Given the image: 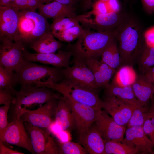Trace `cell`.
Listing matches in <instances>:
<instances>
[{"instance_id": "6da1fadb", "label": "cell", "mask_w": 154, "mask_h": 154, "mask_svg": "<svg viewBox=\"0 0 154 154\" xmlns=\"http://www.w3.org/2000/svg\"><path fill=\"white\" fill-rule=\"evenodd\" d=\"M117 29L121 66H133L144 45L141 29L136 22L127 18Z\"/></svg>"}, {"instance_id": "7a4b0ae2", "label": "cell", "mask_w": 154, "mask_h": 154, "mask_svg": "<svg viewBox=\"0 0 154 154\" xmlns=\"http://www.w3.org/2000/svg\"><path fill=\"white\" fill-rule=\"evenodd\" d=\"M117 28L95 32L86 29L74 44H69V51L72 52L73 56L97 59L110 41L117 37Z\"/></svg>"}, {"instance_id": "3957f363", "label": "cell", "mask_w": 154, "mask_h": 154, "mask_svg": "<svg viewBox=\"0 0 154 154\" xmlns=\"http://www.w3.org/2000/svg\"><path fill=\"white\" fill-rule=\"evenodd\" d=\"M63 68L39 65L24 59L18 71L15 73L17 83L21 86L56 83L64 78L62 72Z\"/></svg>"}, {"instance_id": "277c9868", "label": "cell", "mask_w": 154, "mask_h": 154, "mask_svg": "<svg viewBox=\"0 0 154 154\" xmlns=\"http://www.w3.org/2000/svg\"><path fill=\"white\" fill-rule=\"evenodd\" d=\"M19 14V23L14 42L31 45L44 34L51 32L50 24L39 13L20 10Z\"/></svg>"}, {"instance_id": "5b68a950", "label": "cell", "mask_w": 154, "mask_h": 154, "mask_svg": "<svg viewBox=\"0 0 154 154\" xmlns=\"http://www.w3.org/2000/svg\"><path fill=\"white\" fill-rule=\"evenodd\" d=\"M37 87H46L57 91L72 100L98 110L103 108L104 102L97 91L76 85L64 78L56 83L37 84Z\"/></svg>"}, {"instance_id": "8992f818", "label": "cell", "mask_w": 154, "mask_h": 154, "mask_svg": "<svg viewBox=\"0 0 154 154\" xmlns=\"http://www.w3.org/2000/svg\"><path fill=\"white\" fill-rule=\"evenodd\" d=\"M15 95L13 116L19 118L21 112L27 106L35 104L45 103L51 100L60 99L63 97L52 91L50 88L36 87L33 84L22 86L19 91L15 90Z\"/></svg>"}, {"instance_id": "52a82bcc", "label": "cell", "mask_w": 154, "mask_h": 154, "mask_svg": "<svg viewBox=\"0 0 154 154\" xmlns=\"http://www.w3.org/2000/svg\"><path fill=\"white\" fill-rule=\"evenodd\" d=\"M74 64L72 66L63 68L64 78L78 85L97 91L99 89L85 59L74 56Z\"/></svg>"}, {"instance_id": "ba28073f", "label": "cell", "mask_w": 154, "mask_h": 154, "mask_svg": "<svg viewBox=\"0 0 154 154\" xmlns=\"http://www.w3.org/2000/svg\"><path fill=\"white\" fill-rule=\"evenodd\" d=\"M59 99H54L34 110L26 109L21 113L20 118L23 122H27L33 126L47 129L55 119L56 109Z\"/></svg>"}, {"instance_id": "9c48e42d", "label": "cell", "mask_w": 154, "mask_h": 154, "mask_svg": "<svg viewBox=\"0 0 154 154\" xmlns=\"http://www.w3.org/2000/svg\"><path fill=\"white\" fill-rule=\"evenodd\" d=\"M0 40V65L11 72H17L24 60L22 53L25 45L20 41L13 42L7 38Z\"/></svg>"}, {"instance_id": "30bf717a", "label": "cell", "mask_w": 154, "mask_h": 154, "mask_svg": "<svg viewBox=\"0 0 154 154\" xmlns=\"http://www.w3.org/2000/svg\"><path fill=\"white\" fill-rule=\"evenodd\" d=\"M31 140L34 151L37 154H59V149L56 141L46 129L32 125L24 122Z\"/></svg>"}, {"instance_id": "8fae6325", "label": "cell", "mask_w": 154, "mask_h": 154, "mask_svg": "<svg viewBox=\"0 0 154 154\" xmlns=\"http://www.w3.org/2000/svg\"><path fill=\"white\" fill-rule=\"evenodd\" d=\"M0 141L20 147L35 154L30 136L24 123L17 117L13 116L12 121L0 137Z\"/></svg>"}, {"instance_id": "7c38bea8", "label": "cell", "mask_w": 154, "mask_h": 154, "mask_svg": "<svg viewBox=\"0 0 154 154\" xmlns=\"http://www.w3.org/2000/svg\"><path fill=\"white\" fill-rule=\"evenodd\" d=\"M95 122L104 141L122 142L126 131L125 127L117 123L104 110L98 111Z\"/></svg>"}, {"instance_id": "4fadbf2b", "label": "cell", "mask_w": 154, "mask_h": 154, "mask_svg": "<svg viewBox=\"0 0 154 154\" xmlns=\"http://www.w3.org/2000/svg\"><path fill=\"white\" fill-rule=\"evenodd\" d=\"M63 96L72 110L78 132L80 134L88 130L95 122L98 110Z\"/></svg>"}, {"instance_id": "5bb4252c", "label": "cell", "mask_w": 154, "mask_h": 154, "mask_svg": "<svg viewBox=\"0 0 154 154\" xmlns=\"http://www.w3.org/2000/svg\"><path fill=\"white\" fill-rule=\"evenodd\" d=\"M103 108L118 124L125 127L132 116L133 107L114 96L106 95Z\"/></svg>"}, {"instance_id": "9a60e30c", "label": "cell", "mask_w": 154, "mask_h": 154, "mask_svg": "<svg viewBox=\"0 0 154 154\" xmlns=\"http://www.w3.org/2000/svg\"><path fill=\"white\" fill-rule=\"evenodd\" d=\"M24 59L30 62H38L54 66L67 68L70 66V60L73 56L70 51L59 50L57 53H31L25 49L23 52Z\"/></svg>"}, {"instance_id": "2e32d148", "label": "cell", "mask_w": 154, "mask_h": 154, "mask_svg": "<svg viewBox=\"0 0 154 154\" xmlns=\"http://www.w3.org/2000/svg\"><path fill=\"white\" fill-rule=\"evenodd\" d=\"M125 133V137L121 142L134 148L138 153H153V144L144 132L142 126L127 127Z\"/></svg>"}, {"instance_id": "e0dca14e", "label": "cell", "mask_w": 154, "mask_h": 154, "mask_svg": "<svg viewBox=\"0 0 154 154\" xmlns=\"http://www.w3.org/2000/svg\"><path fill=\"white\" fill-rule=\"evenodd\" d=\"M19 21V11L9 6H0V39L14 41Z\"/></svg>"}, {"instance_id": "ac0fdd59", "label": "cell", "mask_w": 154, "mask_h": 154, "mask_svg": "<svg viewBox=\"0 0 154 154\" xmlns=\"http://www.w3.org/2000/svg\"><path fill=\"white\" fill-rule=\"evenodd\" d=\"M79 143L90 154H105L104 140L96 124H93L87 130L80 134Z\"/></svg>"}, {"instance_id": "d6986e66", "label": "cell", "mask_w": 154, "mask_h": 154, "mask_svg": "<svg viewBox=\"0 0 154 154\" xmlns=\"http://www.w3.org/2000/svg\"><path fill=\"white\" fill-rule=\"evenodd\" d=\"M85 59L87 65L92 72L98 88H105L110 83L117 70L97 59L92 58Z\"/></svg>"}, {"instance_id": "ffe728a7", "label": "cell", "mask_w": 154, "mask_h": 154, "mask_svg": "<svg viewBox=\"0 0 154 154\" xmlns=\"http://www.w3.org/2000/svg\"><path fill=\"white\" fill-rule=\"evenodd\" d=\"M38 9L39 13L47 19L76 18L77 15L76 13V8L54 1L42 4Z\"/></svg>"}, {"instance_id": "44dd1931", "label": "cell", "mask_w": 154, "mask_h": 154, "mask_svg": "<svg viewBox=\"0 0 154 154\" xmlns=\"http://www.w3.org/2000/svg\"><path fill=\"white\" fill-rule=\"evenodd\" d=\"M56 123L63 131L72 130L76 124L72 110L64 99H59L55 113Z\"/></svg>"}, {"instance_id": "7402d4cb", "label": "cell", "mask_w": 154, "mask_h": 154, "mask_svg": "<svg viewBox=\"0 0 154 154\" xmlns=\"http://www.w3.org/2000/svg\"><path fill=\"white\" fill-rule=\"evenodd\" d=\"M105 88L106 95L116 97L134 108L145 106L137 99L132 86L120 87L110 82Z\"/></svg>"}, {"instance_id": "603a6c76", "label": "cell", "mask_w": 154, "mask_h": 154, "mask_svg": "<svg viewBox=\"0 0 154 154\" xmlns=\"http://www.w3.org/2000/svg\"><path fill=\"white\" fill-rule=\"evenodd\" d=\"M154 85L143 74L138 76L132 87L137 99L144 106H147L153 95Z\"/></svg>"}, {"instance_id": "cb8c5ba5", "label": "cell", "mask_w": 154, "mask_h": 154, "mask_svg": "<svg viewBox=\"0 0 154 154\" xmlns=\"http://www.w3.org/2000/svg\"><path fill=\"white\" fill-rule=\"evenodd\" d=\"M63 44L56 40L51 32L46 33L35 40L31 48L38 53H54Z\"/></svg>"}, {"instance_id": "d4e9b609", "label": "cell", "mask_w": 154, "mask_h": 154, "mask_svg": "<svg viewBox=\"0 0 154 154\" xmlns=\"http://www.w3.org/2000/svg\"><path fill=\"white\" fill-rule=\"evenodd\" d=\"M138 76L133 66L123 65L117 70L110 83L121 87L132 86Z\"/></svg>"}, {"instance_id": "484cf974", "label": "cell", "mask_w": 154, "mask_h": 154, "mask_svg": "<svg viewBox=\"0 0 154 154\" xmlns=\"http://www.w3.org/2000/svg\"><path fill=\"white\" fill-rule=\"evenodd\" d=\"M116 37L113 39L103 51L101 61L117 70L121 66V59Z\"/></svg>"}, {"instance_id": "4316f807", "label": "cell", "mask_w": 154, "mask_h": 154, "mask_svg": "<svg viewBox=\"0 0 154 154\" xmlns=\"http://www.w3.org/2000/svg\"><path fill=\"white\" fill-rule=\"evenodd\" d=\"M137 61L139 71L143 74L147 70L154 66V48L145 44Z\"/></svg>"}, {"instance_id": "83f0119b", "label": "cell", "mask_w": 154, "mask_h": 154, "mask_svg": "<svg viewBox=\"0 0 154 154\" xmlns=\"http://www.w3.org/2000/svg\"><path fill=\"white\" fill-rule=\"evenodd\" d=\"M105 154H135L137 150L121 142L105 141Z\"/></svg>"}, {"instance_id": "f1b7e54d", "label": "cell", "mask_w": 154, "mask_h": 154, "mask_svg": "<svg viewBox=\"0 0 154 154\" xmlns=\"http://www.w3.org/2000/svg\"><path fill=\"white\" fill-rule=\"evenodd\" d=\"M76 18L64 17L54 20L50 24L51 32L54 36L68 28L79 25Z\"/></svg>"}, {"instance_id": "f546056e", "label": "cell", "mask_w": 154, "mask_h": 154, "mask_svg": "<svg viewBox=\"0 0 154 154\" xmlns=\"http://www.w3.org/2000/svg\"><path fill=\"white\" fill-rule=\"evenodd\" d=\"M79 25L68 28L54 36L60 41L69 42L78 39L86 31Z\"/></svg>"}, {"instance_id": "4dcf8cb0", "label": "cell", "mask_w": 154, "mask_h": 154, "mask_svg": "<svg viewBox=\"0 0 154 154\" xmlns=\"http://www.w3.org/2000/svg\"><path fill=\"white\" fill-rule=\"evenodd\" d=\"M48 0H15L5 6L13 7L19 11L27 10L35 12L40 6L44 3H47Z\"/></svg>"}, {"instance_id": "1f68e13d", "label": "cell", "mask_w": 154, "mask_h": 154, "mask_svg": "<svg viewBox=\"0 0 154 154\" xmlns=\"http://www.w3.org/2000/svg\"><path fill=\"white\" fill-rule=\"evenodd\" d=\"M17 83L15 73L0 65V90L13 88Z\"/></svg>"}, {"instance_id": "d6a6232c", "label": "cell", "mask_w": 154, "mask_h": 154, "mask_svg": "<svg viewBox=\"0 0 154 154\" xmlns=\"http://www.w3.org/2000/svg\"><path fill=\"white\" fill-rule=\"evenodd\" d=\"M58 146L60 154H87L88 153L79 143L68 141L62 143L56 141Z\"/></svg>"}, {"instance_id": "836d02e7", "label": "cell", "mask_w": 154, "mask_h": 154, "mask_svg": "<svg viewBox=\"0 0 154 154\" xmlns=\"http://www.w3.org/2000/svg\"><path fill=\"white\" fill-rule=\"evenodd\" d=\"M148 110L146 106L134 108L127 125V127L143 126Z\"/></svg>"}, {"instance_id": "e575fe53", "label": "cell", "mask_w": 154, "mask_h": 154, "mask_svg": "<svg viewBox=\"0 0 154 154\" xmlns=\"http://www.w3.org/2000/svg\"><path fill=\"white\" fill-rule=\"evenodd\" d=\"M146 134L149 137L154 147V102H151V106L147 114L142 126ZM154 152V150L153 152Z\"/></svg>"}, {"instance_id": "d590c367", "label": "cell", "mask_w": 154, "mask_h": 154, "mask_svg": "<svg viewBox=\"0 0 154 154\" xmlns=\"http://www.w3.org/2000/svg\"><path fill=\"white\" fill-rule=\"evenodd\" d=\"M15 91L13 88L0 90V104H14L16 100Z\"/></svg>"}, {"instance_id": "8d00e7d4", "label": "cell", "mask_w": 154, "mask_h": 154, "mask_svg": "<svg viewBox=\"0 0 154 154\" xmlns=\"http://www.w3.org/2000/svg\"><path fill=\"white\" fill-rule=\"evenodd\" d=\"M10 105H4L0 107V137L9 124L7 119V114Z\"/></svg>"}, {"instance_id": "74e56055", "label": "cell", "mask_w": 154, "mask_h": 154, "mask_svg": "<svg viewBox=\"0 0 154 154\" xmlns=\"http://www.w3.org/2000/svg\"><path fill=\"white\" fill-rule=\"evenodd\" d=\"M91 8L95 12L100 14L110 13L107 1H98L92 5Z\"/></svg>"}, {"instance_id": "f35d334b", "label": "cell", "mask_w": 154, "mask_h": 154, "mask_svg": "<svg viewBox=\"0 0 154 154\" xmlns=\"http://www.w3.org/2000/svg\"><path fill=\"white\" fill-rule=\"evenodd\" d=\"M144 37L145 44L149 47L154 48V27L145 32Z\"/></svg>"}, {"instance_id": "ab89813d", "label": "cell", "mask_w": 154, "mask_h": 154, "mask_svg": "<svg viewBox=\"0 0 154 154\" xmlns=\"http://www.w3.org/2000/svg\"><path fill=\"white\" fill-rule=\"evenodd\" d=\"M107 1L110 12L119 13L120 7L118 0H111Z\"/></svg>"}, {"instance_id": "60d3db41", "label": "cell", "mask_w": 154, "mask_h": 154, "mask_svg": "<svg viewBox=\"0 0 154 154\" xmlns=\"http://www.w3.org/2000/svg\"><path fill=\"white\" fill-rule=\"evenodd\" d=\"M23 153L11 149L0 141V154H24Z\"/></svg>"}, {"instance_id": "b9f144b4", "label": "cell", "mask_w": 154, "mask_h": 154, "mask_svg": "<svg viewBox=\"0 0 154 154\" xmlns=\"http://www.w3.org/2000/svg\"><path fill=\"white\" fill-rule=\"evenodd\" d=\"M147 11L151 13L154 11V0H142Z\"/></svg>"}, {"instance_id": "7bdbcfd3", "label": "cell", "mask_w": 154, "mask_h": 154, "mask_svg": "<svg viewBox=\"0 0 154 154\" xmlns=\"http://www.w3.org/2000/svg\"><path fill=\"white\" fill-rule=\"evenodd\" d=\"M143 74L154 85V66L147 70Z\"/></svg>"}, {"instance_id": "ee69618b", "label": "cell", "mask_w": 154, "mask_h": 154, "mask_svg": "<svg viewBox=\"0 0 154 154\" xmlns=\"http://www.w3.org/2000/svg\"><path fill=\"white\" fill-rule=\"evenodd\" d=\"M90 0H80V3L79 6L84 11H85Z\"/></svg>"}, {"instance_id": "f6af8a7d", "label": "cell", "mask_w": 154, "mask_h": 154, "mask_svg": "<svg viewBox=\"0 0 154 154\" xmlns=\"http://www.w3.org/2000/svg\"><path fill=\"white\" fill-rule=\"evenodd\" d=\"M15 0H0V6H5L14 2Z\"/></svg>"}, {"instance_id": "bcb514c9", "label": "cell", "mask_w": 154, "mask_h": 154, "mask_svg": "<svg viewBox=\"0 0 154 154\" xmlns=\"http://www.w3.org/2000/svg\"><path fill=\"white\" fill-rule=\"evenodd\" d=\"M111 0H91L89 2L88 4V5L87 7L86 10H87L90 9L91 8L93 4L96 1H108Z\"/></svg>"}, {"instance_id": "7dc6e473", "label": "cell", "mask_w": 154, "mask_h": 154, "mask_svg": "<svg viewBox=\"0 0 154 154\" xmlns=\"http://www.w3.org/2000/svg\"><path fill=\"white\" fill-rule=\"evenodd\" d=\"M53 1V0H48L47 3H50V1Z\"/></svg>"}, {"instance_id": "c3c4849f", "label": "cell", "mask_w": 154, "mask_h": 154, "mask_svg": "<svg viewBox=\"0 0 154 154\" xmlns=\"http://www.w3.org/2000/svg\"><path fill=\"white\" fill-rule=\"evenodd\" d=\"M153 96L154 98V87L153 92Z\"/></svg>"}, {"instance_id": "681fc988", "label": "cell", "mask_w": 154, "mask_h": 154, "mask_svg": "<svg viewBox=\"0 0 154 154\" xmlns=\"http://www.w3.org/2000/svg\"><path fill=\"white\" fill-rule=\"evenodd\" d=\"M153 154H154V152L153 153Z\"/></svg>"}]
</instances>
